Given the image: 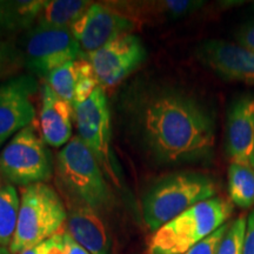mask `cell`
I'll return each instance as SVG.
<instances>
[{"label":"cell","mask_w":254,"mask_h":254,"mask_svg":"<svg viewBox=\"0 0 254 254\" xmlns=\"http://www.w3.org/2000/svg\"><path fill=\"white\" fill-rule=\"evenodd\" d=\"M0 185H1V174H0Z\"/></svg>","instance_id":"30"},{"label":"cell","mask_w":254,"mask_h":254,"mask_svg":"<svg viewBox=\"0 0 254 254\" xmlns=\"http://www.w3.org/2000/svg\"><path fill=\"white\" fill-rule=\"evenodd\" d=\"M120 117L138 150L157 166L213 160V111L184 88L154 80L133 82L120 97Z\"/></svg>","instance_id":"1"},{"label":"cell","mask_w":254,"mask_h":254,"mask_svg":"<svg viewBox=\"0 0 254 254\" xmlns=\"http://www.w3.org/2000/svg\"><path fill=\"white\" fill-rule=\"evenodd\" d=\"M67 217L66 206L53 187L46 183L23 187L9 252L19 254L58 234Z\"/></svg>","instance_id":"5"},{"label":"cell","mask_w":254,"mask_h":254,"mask_svg":"<svg viewBox=\"0 0 254 254\" xmlns=\"http://www.w3.org/2000/svg\"><path fill=\"white\" fill-rule=\"evenodd\" d=\"M244 254H254V209L247 217V228L244 244Z\"/></svg>","instance_id":"27"},{"label":"cell","mask_w":254,"mask_h":254,"mask_svg":"<svg viewBox=\"0 0 254 254\" xmlns=\"http://www.w3.org/2000/svg\"><path fill=\"white\" fill-rule=\"evenodd\" d=\"M73 107L79 139L97 159L107 180L120 186L123 176L111 141V113L105 88L97 87L87 100Z\"/></svg>","instance_id":"7"},{"label":"cell","mask_w":254,"mask_h":254,"mask_svg":"<svg viewBox=\"0 0 254 254\" xmlns=\"http://www.w3.org/2000/svg\"><path fill=\"white\" fill-rule=\"evenodd\" d=\"M136 23L112 5L93 4L72 25L71 31L82 52L90 55L124 34L132 33Z\"/></svg>","instance_id":"10"},{"label":"cell","mask_w":254,"mask_h":254,"mask_svg":"<svg viewBox=\"0 0 254 254\" xmlns=\"http://www.w3.org/2000/svg\"><path fill=\"white\" fill-rule=\"evenodd\" d=\"M228 193L231 201L241 208L254 205V170L239 164L228 167Z\"/></svg>","instance_id":"19"},{"label":"cell","mask_w":254,"mask_h":254,"mask_svg":"<svg viewBox=\"0 0 254 254\" xmlns=\"http://www.w3.org/2000/svg\"><path fill=\"white\" fill-rule=\"evenodd\" d=\"M37 90V81L31 74L18 75L0 84V147L33 124L36 107L32 98Z\"/></svg>","instance_id":"11"},{"label":"cell","mask_w":254,"mask_h":254,"mask_svg":"<svg viewBox=\"0 0 254 254\" xmlns=\"http://www.w3.org/2000/svg\"><path fill=\"white\" fill-rule=\"evenodd\" d=\"M64 239H65L66 254H90L84 247L79 245L68 233H64Z\"/></svg>","instance_id":"28"},{"label":"cell","mask_w":254,"mask_h":254,"mask_svg":"<svg viewBox=\"0 0 254 254\" xmlns=\"http://www.w3.org/2000/svg\"><path fill=\"white\" fill-rule=\"evenodd\" d=\"M67 233L90 254H110V240L99 212L77 200L68 199Z\"/></svg>","instance_id":"16"},{"label":"cell","mask_w":254,"mask_h":254,"mask_svg":"<svg viewBox=\"0 0 254 254\" xmlns=\"http://www.w3.org/2000/svg\"><path fill=\"white\" fill-rule=\"evenodd\" d=\"M37 246L40 254H66L64 233L56 234Z\"/></svg>","instance_id":"25"},{"label":"cell","mask_w":254,"mask_h":254,"mask_svg":"<svg viewBox=\"0 0 254 254\" xmlns=\"http://www.w3.org/2000/svg\"><path fill=\"white\" fill-rule=\"evenodd\" d=\"M194 55L202 65L225 80L254 85V52L239 44L205 40L195 47Z\"/></svg>","instance_id":"12"},{"label":"cell","mask_w":254,"mask_h":254,"mask_svg":"<svg viewBox=\"0 0 254 254\" xmlns=\"http://www.w3.org/2000/svg\"><path fill=\"white\" fill-rule=\"evenodd\" d=\"M20 30L25 28L18 15L14 0H0V34H7Z\"/></svg>","instance_id":"22"},{"label":"cell","mask_w":254,"mask_h":254,"mask_svg":"<svg viewBox=\"0 0 254 254\" xmlns=\"http://www.w3.org/2000/svg\"><path fill=\"white\" fill-rule=\"evenodd\" d=\"M226 152L231 164L254 170V94H240L228 107Z\"/></svg>","instance_id":"13"},{"label":"cell","mask_w":254,"mask_h":254,"mask_svg":"<svg viewBox=\"0 0 254 254\" xmlns=\"http://www.w3.org/2000/svg\"><path fill=\"white\" fill-rule=\"evenodd\" d=\"M91 5V1L84 0H46L37 24L71 28Z\"/></svg>","instance_id":"17"},{"label":"cell","mask_w":254,"mask_h":254,"mask_svg":"<svg viewBox=\"0 0 254 254\" xmlns=\"http://www.w3.org/2000/svg\"><path fill=\"white\" fill-rule=\"evenodd\" d=\"M46 84L73 106L87 100L100 86L91 63L82 56L53 71L46 78Z\"/></svg>","instance_id":"14"},{"label":"cell","mask_w":254,"mask_h":254,"mask_svg":"<svg viewBox=\"0 0 254 254\" xmlns=\"http://www.w3.org/2000/svg\"><path fill=\"white\" fill-rule=\"evenodd\" d=\"M82 51L71 28L37 24L24 40L25 65L32 74L47 78L63 65L80 58Z\"/></svg>","instance_id":"8"},{"label":"cell","mask_w":254,"mask_h":254,"mask_svg":"<svg viewBox=\"0 0 254 254\" xmlns=\"http://www.w3.org/2000/svg\"><path fill=\"white\" fill-rule=\"evenodd\" d=\"M237 44L254 52V18L243 23L236 32Z\"/></svg>","instance_id":"24"},{"label":"cell","mask_w":254,"mask_h":254,"mask_svg":"<svg viewBox=\"0 0 254 254\" xmlns=\"http://www.w3.org/2000/svg\"><path fill=\"white\" fill-rule=\"evenodd\" d=\"M17 58L14 51L6 44L0 43V78L4 77L14 67Z\"/></svg>","instance_id":"26"},{"label":"cell","mask_w":254,"mask_h":254,"mask_svg":"<svg viewBox=\"0 0 254 254\" xmlns=\"http://www.w3.org/2000/svg\"><path fill=\"white\" fill-rule=\"evenodd\" d=\"M0 254H11V252H9V250L6 249V247L0 246Z\"/></svg>","instance_id":"29"},{"label":"cell","mask_w":254,"mask_h":254,"mask_svg":"<svg viewBox=\"0 0 254 254\" xmlns=\"http://www.w3.org/2000/svg\"><path fill=\"white\" fill-rule=\"evenodd\" d=\"M247 228V218L240 215L230 222L228 228L219 244L217 254H244V244Z\"/></svg>","instance_id":"21"},{"label":"cell","mask_w":254,"mask_h":254,"mask_svg":"<svg viewBox=\"0 0 254 254\" xmlns=\"http://www.w3.org/2000/svg\"><path fill=\"white\" fill-rule=\"evenodd\" d=\"M218 193L212 177L194 171H179L154 182L142 198V218L146 226L155 232L186 209Z\"/></svg>","instance_id":"2"},{"label":"cell","mask_w":254,"mask_h":254,"mask_svg":"<svg viewBox=\"0 0 254 254\" xmlns=\"http://www.w3.org/2000/svg\"><path fill=\"white\" fill-rule=\"evenodd\" d=\"M40 133L44 140L52 147H62L72 139V124L74 120L73 105L62 99L49 85L41 86Z\"/></svg>","instance_id":"15"},{"label":"cell","mask_w":254,"mask_h":254,"mask_svg":"<svg viewBox=\"0 0 254 254\" xmlns=\"http://www.w3.org/2000/svg\"><path fill=\"white\" fill-rule=\"evenodd\" d=\"M146 8H150V13L157 17H164L166 19H178L193 13L204 5V1H193V0H166V1L142 2Z\"/></svg>","instance_id":"20"},{"label":"cell","mask_w":254,"mask_h":254,"mask_svg":"<svg viewBox=\"0 0 254 254\" xmlns=\"http://www.w3.org/2000/svg\"><path fill=\"white\" fill-rule=\"evenodd\" d=\"M55 167L52 153L33 124L11 138L0 153V174L11 185L47 183Z\"/></svg>","instance_id":"6"},{"label":"cell","mask_w":254,"mask_h":254,"mask_svg":"<svg viewBox=\"0 0 254 254\" xmlns=\"http://www.w3.org/2000/svg\"><path fill=\"white\" fill-rule=\"evenodd\" d=\"M20 195L11 184L0 185V246L9 247L17 227Z\"/></svg>","instance_id":"18"},{"label":"cell","mask_w":254,"mask_h":254,"mask_svg":"<svg viewBox=\"0 0 254 254\" xmlns=\"http://www.w3.org/2000/svg\"><path fill=\"white\" fill-rule=\"evenodd\" d=\"M56 183L64 198L84 202L100 212L112 204L109 180L79 136H73L56 159Z\"/></svg>","instance_id":"3"},{"label":"cell","mask_w":254,"mask_h":254,"mask_svg":"<svg viewBox=\"0 0 254 254\" xmlns=\"http://www.w3.org/2000/svg\"><path fill=\"white\" fill-rule=\"evenodd\" d=\"M228 225H230V222L222 225L214 233H212L211 236L200 241L199 244H196L195 246H193L192 249L183 254H217L219 244H220L222 237L226 233Z\"/></svg>","instance_id":"23"},{"label":"cell","mask_w":254,"mask_h":254,"mask_svg":"<svg viewBox=\"0 0 254 254\" xmlns=\"http://www.w3.org/2000/svg\"><path fill=\"white\" fill-rule=\"evenodd\" d=\"M233 212L232 201L221 196L199 202L157 230L148 254H183L214 233Z\"/></svg>","instance_id":"4"},{"label":"cell","mask_w":254,"mask_h":254,"mask_svg":"<svg viewBox=\"0 0 254 254\" xmlns=\"http://www.w3.org/2000/svg\"><path fill=\"white\" fill-rule=\"evenodd\" d=\"M147 51L140 38L127 33L86 55L103 88L117 86L144 64Z\"/></svg>","instance_id":"9"}]
</instances>
